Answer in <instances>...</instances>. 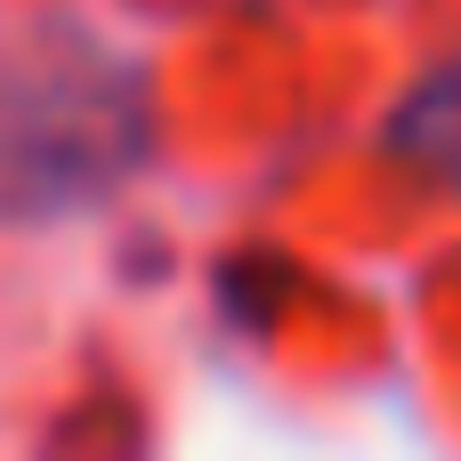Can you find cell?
<instances>
[{
  "label": "cell",
  "instance_id": "obj_1",
  "mask_svg": "<svg viewBox=\"0 0 461 461\" xmlns=\"http://www.w3.org/2000/svg\"><path fill=\"white\" fill-rule=\"evenodd\" d=\"M146 138L138 73L73 24L0 57V219L89 211Z\"/></svg>",
  "mask_w": 461,
  "mask_h": 461
},
{
  "label": "cell",
  "instance_id": "obj_2",
  "mask_svg": "<svg viewBox=\"0 0 461 461\" xmlns=\"http://www.w3.org/2000/svg\"><path fill=\"white\" fill-rule=\"evenodd\" d=\"M389 146L429 170V178H461V65H438L389 122Z\"/></svg>",
  "mask_w": 461,
  "mask_h": 461
}]
</instances>
